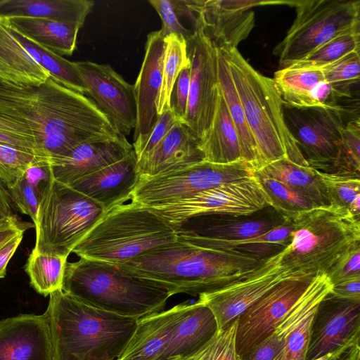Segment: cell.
Listing matches in <instances>:
<instances>
[{
  "label": "cell",
  "instance_id": "52a82bcc",
  "mask_svg": "<svg viewBox=\"0 0 360 360\" xmlns=\"http://www.w3.org/2000/svg\"><path fill=\"white\" fill-rule=\"evenodd\" d=\"M290 244L281 262L294 274H326L340 255L360 241V218L333 206L316 207L293 220Z\"/></svg>",
  "mask_w": 360,
  "mask_h": 360
},
{
  "label": "cell",
  "instance_id": "9a60e30c",
  "mask_svg": "<svg viewBox=\"0 0 360 360\" xmlns=\"http://www.w3.org/2000/svg\"><path fill=\"white\" fill-rule=\"evenodd\" d=\"M314 276L290 275L238 317L236 345L240 359L274 330L305 291Z\"/></svg>",
  "mask_w": 360,
  "mask_h": 360
},
{
  "label": "cell",
  "instance_id": "8d00e7d4",
  "mask_svg": "<svg viewBox=\"0 0 360 360\" xmlns=\"http://www.w3.org/2000/svg\"><path fill=\"white\" fill-rule=\"evenodd\" d=\"M67 259L59 255L30 253L25 271L31 285L38 293L47 296L62 289Z\"/></svg>",
  "mask_w": 360,
  "mask_h": 360
},
{
  "label": "cell",
  "instance_id": "7bdbcfd3",
  "mask_svg": "<svg viewBox=\"0 0 360 360\" xmlns=\"http://www.w3.org/2000/svg\"><path fill=\"white\" fill-rule=\"evenodd\" d=\"M330 173L352 174L359 176L360 121L359 117L350 120L345 124L342 134L339 155Z\"/></svg>",
  "mask_w": 360,
  "mask_h": 360
},
{
  "label": "cell",
  "instance_id": "cb8c5ba5",
  "mask_svg": "<svg viewBox=\"0 0 360 360\" xmlns=\"http://www.w3.org/2000/svg\"><path fill=\"white\" fill-rule=\"evenodd\" d=\"M188 305L189 302H182L140 318L118 360H163L176 328Z\"/></svg>",
  "mask_w": 360,
  "mask_h": 360
},
{
  "label": "cell",
  "instance_id": "ac0fdd59",
  "mask_svg": "<svg viewBox=\"0 0 360 360\" xmlns=\"http://www.w3.org/2000/svg\"><path fill=\"white\" fill-rule=\"evenodd\" d=\"M266 209L247 216L207 214L192 217L176 229L177 240L186 243L242 240L260 236L288 220L274 209L270 212Z\"/></svg>",
  "mask_w": 360,
  "mask_h": 360
},
{
  "label": "cell",
  "instance_id": "11a10c76",
  "mask_svg": "<svg viewBox=\"0 0 360 360\" xmlns=\"http://www.w3.org/2000/svg\"><path fill=\"white\" fill-rule=\"evenodd\" d=\"M330 294L338 298L360 300V278L333 285Z\"/></svg>",
  "mask_w": 360,
  "mask_h": 360
},
{
  "label": "cell",
  "instance_id": "ffe728a7",
  "mask_svg": "<svg viewBox=\"0 0 360 360\" xmlns=\"http://www.w3.org/2000/svg\"><path fill=\"white\" fill-rule=\"evenodd\" d=\"M0 360H55L45 312L0 321Z\"/></svg>",
  "mask_w": 360,
  "mask_h": 360
},
{
  "label": "cell",
  "instance_id": "3957f363",
  "mask_svg": "<svg viewBox=\"0 0 360 360\" xmlns=\"http://www.w3.org/2000/svg\"><path fill=\"white\" fill-rule=\"evenodd\" d=\"M45 313L55 360H118L139 319L89 306L62 289L49 295Z\"/></svg>",
  "mask_w": 360,
  "mask_h": 360
},
{
  "label": "cell",
  "instance_id": "8fae6325",
  "mask_svg": "<svg viewBox=\"0 0 360 360\" xmlns=\"http://www.w3.org/2000/svg\"><path fill=\"white\" fill-rule=\"evenodd\" d=\"M269 207L257 178L252 176L222 184L183 200L149 208L176 230L197 216H247Z\"/></svg>",
  "mask_w": 360,
  "mask_h": 360
},
{
  "label": "cell",
  "instance_id": "7dc6e473",
  "mask_svg": "<svg viewBox=\"0 0 360 360\" xmlns=\"http://www.w3.org/2000/svg\"><path fill=\"white\" fill-rule=\"evenodd\" d=\"M332 285L360 278V241L350 245L326 272Z\"/></svg>",
  "mask_w": 360,
  "mask_h": 360
},
{
  "label": "cell",
  "instance_id": "277c9868",
  "mask_svg": "<svg viewBox=\"0 0 360 360\" xmlns=\"http://www.w3.org/2000/svg\"><path fill=\"white\" fill-rule=\"evenodd\" d=\"M62 290L101 310L140 319L162 311L171 292L120 266L80 258L67 262Z\"/></svg>",
  "mask_w": 360,
  "mask_h": 360
},
{
  "label": "cell",
  "instance_id": "5bb4252c",
  "mask_svg": "<svg viewBox=\"0 0 360 360\" xmlns=\"http://www.w3.org/2000/svg\"><path fill=\"white\" fill-rule=\"evenodd\" d=\"M360 300L336 297L330 292L314 314L305 360L326 355L340 360L359 345Z\"/></svg>",
  "mask_w": 360,
  "mask_h": 360
},
{
  "label": "cell",
  "instance_id": "7a4b0ae2",
  "mask_svg": "<svg viewBox=\"0 0 360 360\" xmlns=\"http://www.w3.org/2000/svg\"><path fill=\"white\" fill-rule=\"evenodd\" d=\"M264 262L236 251L207 249L176 240L116 265L163 285L172 295L196 296L248 276Z\"/></svg>",
  "mask_w": 360,
  "mask_h": 360
},
{
  "label": "cell",
  "instance_id": "7402d4cb",
  "mask_svg": "<svg viewBox=\"0 0 360 360\" xmlns=\"http://www.w3.org/2000/svg\"><path fill=\"white\" fill-rule=\"evenodd\" d=\"M205 34L218 48H237L255 25V13L233 0H186Z\"/></svg>",
  "mask_w": 360,
  "mask_h": 360
},
{
  "label": "cell",
  "instance_id": "8992f818",
  "mask_svg": "<svg viewBox=\"0 0 360 360\" xmlns=\"http://www.w3.org/2000/svg\"><path fill=\"white\" fill-rule=\"evenodd\" d=\"M177 240L176 231L149 208L132 202L105 212L72 252L120 264Z\"/></svg>",
  "mask_w": 360,
  "mask_h": 360
},
{
  "label": "cell",
  "instance_id": "f907efd6",
  "mask_svg": "<svg viewBox=\"0 0 360 360\" xmlns=\"http://www.w3.org/2000/svg\"><path fill=\"white\" fill-rule=\"evenodd\" d=\"M179 122L170 108L158 117V120L146 139L137 148L134 149L137 161L150 153L164 139L174 124Z\"/></svg>",
  "mask_w": 360,
  "mask_h": 360
},
{
  "label": "cell",
  "instance_id": "bcb514c9",
  "mask_svg": "<svg viewBox=\"0 0 360 360\" xmlns=\"http://www.w3.org/2000/svg\"><path fill=\"white\" fill-rule=\"evenodd\" d=\"M324 79L337 87L349 89L360 77V51L351 52L338 60L319 68Z\"/></svg>",
  "mask_w": 360,
  "mask_h": 360
},
{
  "label": "cell",
  "instance_id": "d4e9b609",
  "mask_svg": "<svg viewBox=\"0 0 360 360\" xmlns=\"http://www.w3.org/2000/svg\"><path fill=\"white\" fill-rule=\"evenodd\" d=\"M198 146L190 129L176 122L155 148L137 161L139 174L152 176L203 161Z\"/></svg>",
  "mask_w": 360,
  "mask_h": 360
},
{
  "label": "cell",
  "instance_id": "74e56055",
  "mask_svg": "<svg viewBox=\"0 0 360 360\" xmlns=\"http://www.w3.org/2000/svg\"><path fill=\"white\" fill-rule=\"evenodd\" d=\"M326 189L330 206L348 210L360 218V179L352 174L329 173L319 171Z\"/></svg>",
  "mask_w": 360,
  "mask_h": 360
},
{
  "label": "cell",
  "instance_id": "484cf974",
  "mask_svg": "<svg viewBox=\"0 0 360 360\" xmlns=\"http://www.w3.org/2000/svg\"><path fill=\"white\" fill-rule=\"evenodd\" d=\"M326 274H316L311 283L274 330L240 360H274L289 333L309 314L315 311L332 289Z\"/></svg>",
  "mask_w": 360,
  "mask_h": 360
},
{
  "label": "cell",
  "instance_id": "816d5d0a",
  "mask_svg": "<svg viewBox=\"0 0 360 360\" xmlns=\"http://www.w3.org/2000/svg\"><path fill=\"white\" fill-rule=\"evenodd\" d=\"M191 65L179 73L170 98V108L177 121L184 124L188 107L190 89Z\"/></svg>",
  "mask_w": 360,
  "mask_h": 360
},
{
  "label": "cell",
  "instance_id": "30bf717a",
  "mask_svg": "<svg viewBox=\"0 0 360 360\" xmlns=\"http://www.w3.org/2000/svg\"><path fill=\"white\" fill-rule=\"evenodd\" d=\"M244 162L221 165L206 161L155 176H140L132 193V202L153 207L188 198L222 184L254 174Z\"/></svg>",
  "mask_w": 360,
  "mask_h": 360
},
{
  "label": "cell",
  "instance_id": "e0dca14e",
  "mask_svg": "<svg viewBox=\"0 0 360 360\" xmlns=\"http://www.w3.org/2000/svg\"><path fill=\"white\" fill-rule=\"evenodd\" d=\"M74 63L86 87V95L106 115L119 134L129 135L136 121L134 86L109 65L91 61Z\"/></svg>",
  "mask_w": 360,
  "mask_h": 360
},
{
  "label": "cell",
  "instance_id": "44dd1931",
  "mask_svg": "<svg viewBox=\"0 0 360 360\" xmlns=\"http://www.w3.org/2000/svg\"><path fill=\"white\" fill-rule=\"evenodd\" d=\"M133 150L124 136L82 143L63 157L49 160L56 181L71 186L80 179L123 158Z\"/></svg>",
  "mask_w": 360,
  "mask_h": 360
},
{
  "label": "cell",
  "instance_id": "6da1fadb",
  "mask_svg": "<svg viewBox=\"0 0 360 360\" xmlns=\"http://www.w3.org/2000/svg\"><path fill=\"white\" fill-rule=\"evenodd\" d=\"M0 106L32 128L39 157L41 141L51 155L63 156L82 143L120 136L90 98L51 77L38 86L0 79Z\"/></svg>",
  "mask_w": 360,
  "mask_h": 360
},
{
  "label": "cell",
  "instance_id": "f546056e",
  "mask_svg": "<svg viewBox=\"0 0 360 360\" xmlns=\"http://www.w3.org/2000/svg\"><path fill=\"white\" fill-rule=\"evenodd\" d=\"M198 147L206 162L221 165L245 162L236 128L220 90L212 124Z\"/></svg>",
  "mask_w": 360,
  "mask_h": 360
},
{
  "label": "cell",
  "instance_id": "83f0119b",
  "mask_svg": "<svg viewBox=\"0 0 360 360\" xmlns=\"http://www.w3.org/2000/svg\"><path fill=\"white\" fill-rule=\"evenodd\" d=\"M218 330L216 319L207 306L198 300L189 303L163 360H183L205 345Z\"/></svg>",
  "mask_w": 360,
  "mask_h": 360
},
{
  "label": "cell",
  "instance_id": "4dcf8cb0",
  "mask_svg": "<svg viewBox=\"0 0 360 360\" xmlns=\"http://www.w3.org/2000/svg\"><path fill=\"white\" fill-rule=\"evenodd\" d=\"M22 37L60 56H71L77 46L80 25L31 17L6 18Z\"/></svg>",
  "mask_w": 360,
  "mask_h": 360
},
{
  "label": "cell",
  "instance_id": "d6a6232c",
  "mask_svg": "<svg viewBox=\"0 0 360 360\" xmlns=\"http://www.w3.org/2000/svg\"><path fill=\"white\" fill-rule=\"evenodd\" d=\"M292 222L283 224L256 237L242 240H198L191 245L211 250L236 251L257 260L266 261L283 250L290 243Z\"/></svg>",
  "mask_w": 360,
  "mask_h": 360
},
{
  "label": "cell",
  "instance_id": "f35d334b",
  "mask_svg": "<svg viewBox=\"0 0 360 360\" xmlns=\"http://www.w3.org/2000/svg\"><path fill=\"white\" fill-rule=\"evenodd\" d=\"M254 175L257 178L266 195L269 207L285 219L292 221L302 212L318 207L282 182L271 178L255 174Z\"/></svg>",
  "mask_w": 360,
  "mask_h": 360
},
{
  "label": "cell",
  "instance_id": "f6af8a7d",
  "mask_svg": "<svg viewBox=\"0 0 360 360\" xmlns=\"http://www.w3.org/2000/svg\"><path fill=\"white\" fill-rule=\"evenodd\" d=\"M0 143L29 151L40 158L36 136L27 124L0 108Z\"/></svg>",
  "mask_w": 360,
  "mask_h": 360
},
{
  "label": "cell",
  "instance_id": "836d02e7",
  "mask_svg": "<svg viewBox=\"0 0 360 360\" xmlns=\"http://www.w3.org/2000/svg\"><path fill=\"white\" fill-rule=\"evenodd\" d=\"M217 69L219 88L236 128L243 160L255 170L259 169L261 167V163L257 148L248 127L240 98L231 76L227 60L222 51L219 48H217Z\"/></svg>",
  "mask_w": 360,
  "mask_h": 360
},
{
  "label": "cell",
  "instance_id": "9f6ffc18",
  "mask_svg": "<svg viewBox=\"0 0 360 360\" xmlns=\"http://www.w3.org/2000/svg\"><path fill=\"white\" fill-rule=\"evenodd\" d=\"M23 238V233H20L8 240L0 248V278L6 276V266Z\"/></svg>",
  "mask_w": 360,
  "mask_h": 360
},
{
  "label": "cell",
  "instance_id": "603a6c76",
  "mask_svg": "<svg viewBox=\"0 0 360 360\" xmlns=\"http://www.w3.org/2000/svg\"><path fill=\"white\" fill-rule=\"evenodd\" d=\"M140 175L134 149L123 158L69 186L107 211L131 200Z\"/></svg>",
  "mask_w": 360,
  "mask_h": 360
},
{
  "label": "cell",
  "instance_id": "ab89813d",
  "mask_svg": "<svg viewBox=\"0 0 360 360\" xmlns=\"http://www.w3.org/2000/svg\"><path fill=\"white\" fill-rule=\"evenodd\" d=\"M353 51H360V32L338 36L292 65L322 68Z\"/></svg>",
  "mask_w": 360,
  "mask_h": 360
},
{
  "label": "cell",
  "instance_id": "f1b7e54d",
  "mask_svg": "<svg viewBox=\"0 0 360 360\" xmlns=\"http://www.w3.org/2000/svg\"><path fill=\"white\" fill-rule=\"evenodd\" d=\"M94 6L91 0H0V17L46 18L82 27Z\"/></svg>",
  "mask_w": 360,
  "mask_h": 360
},
{
  "label": "cell",
  "instance_id": "ba28073f",
  "mask_svg": "<svg viewBox=\"0 0 360 360\" xmlns=\"http://www.w3.org/2000/svg\"><path fill=\"white\" fill-rule=\"evenodd\" d=\"M105 212L100 203L51 176L41 190L32 252L68 257Z\"/></svg>",
  "mask_w": 360,
  "mask_h": 360
},
{
  "label": "cell",
  "instance_id": "b9f144b4",
  "mask_svg": "<svg viewBox=\"0 0 360 360\" xmlns=\"http://www.w3.org/2000/svg\"><path fill=\"white\" fill-rule=\"evenodd\" d=\"M238 318L183 360H240L236 350Z\"/></svg>",
  "mask_w": 360,
  "mask_h": 360
},
{
  "label": "cell",
  "instance_id": "7c38bea8",
  "mask_svg": "<svg viewBox=\"0 0 360 360\" xmlns=\"http://www.w3.org/2000/svg\"><path fill=\"white\" fill-rule=\"evenodd\" d=\"M285 124L309 167L332 172L345 126L341 105L295 107L283 103Z\"/></svg>",
  "mask_w": 360,
  "mask_h": 360
},
{
  "label": "cell",
  "instance_id": "db71d44e",
  "mask_svg": "<svg viewBox=\"0 0 360 360\" xmlns=\"http://www.w3.org/2000/svg\"><path fill=\"white\" fill-rule=\"evenodd\" d=\"M29 224L19 221L12 216L0 221V248L20 233H24Z\"/></svg>",
  "mask_w": 360,
  "mask_h": 360
},
{
  "label": "cell",
  "instance_id": "c3c4849f",
  "mask_svg": "<svg viewBox=\"0 0 360 360\" xmlns=\"http://www.w3.org/2000/svg\"><path fill=\"white\" fill-rule=\"evenodd\" d=\"M9 190L20 212L29 215L35 223L41 192L32 187L23 176Z\"/></svg>",
  "mask_w": 360,
  "mask_h": 360
},
{
  "label": "cell",
  "instance_id": "4fadbf2b",
  "mask_svg": "<svg viewBox=\"0 0 360 360\" xmlns=\"http://www.w3.org/2000/svg\"><path fill=\"white\" fill-rule=\"evenodd\" d=\"M186 41L191 61V80L184 124L200 144L209 131L217 108L219 93L217 48L205 34L198 20Z\"/></svg>",
  "mask_w": 360,
  "mask_h": 360
},
{
  "label": "cell",
  "instance_id": "2e32d148",
  "mask_svg": "<svg viewBox=\"0 0 360 360\" xmlns=\"http://www.w3.org/2000/svg\"><path fill=\"white\" fill-rule=\"evenodd\" d=\"M281 252L248 276L217 290L198 295V301L213 313L219 330L235 321L268 291L293 274L281 262Z\"/></svg>",
  "mask_w": 360,
  "mask_h": 360
},
{
  "label": "cell",
  "instance_id": "ee69618b",
  "mask_svg": "<svg viewBox=\"0 0 360 360\" xmlns=\"http://www.w3.org/2000/svg\"><path fill=\"white\" fill-rule=\"evenodd\" d=\"M41 159L31 152L0 143V181L9 188L32 165Z\"/></svg>",
  "mask_w": 360,
  "mask_h": 360
},
{
  "label": "cell",
  "instance_id": "e575fe53",
  "mask_svg": "<svg viewBox=\"0 0 360 360\" xmlns=\"http://www.w3.org/2000/svg\"><path fill=\"white\" fill-rule=\"evenodd\" d=\"M273 80L284 103L308 108L315 107L314 91L325 79L319 68L291 65L275 72Z\"/></svg>",
  "mask_w": 360,
  "mask_h": 360
},
{
  "label": "cell",
  "instance_id": "6f0895ef",
  "mask_svg": "<svg viewBox=\"0 0 360 360\" xmlns=\"http://www.w3.org/2000/svg\"><path fill=\"white\" fill-rule=\"evenodd\" d=\"M13 216L9 195L0 181V221Z\"/></svg>",
  "mask_w": 360,
  "mask_h": 360
},
{
  "label": "cell",
  "instance_id": "5b68a950",
  "mask_svg": "<svg viewBox=\"0 0 360 360\" xmlns=\"http://www.w3.org/2000/svg\"><path fill=\"white\" fill-rule=\"evenodd\" d=\"M219 49L227 60L261 167L281 158L309 167L287 127L284 102L273 79L255 70L237 48Z\"/></svg>",
  "mask_w": 360,
  "mask_h": 360
},
{
  "label": "cell",
  "instance_id": "d6986e66",
  "mask_svg": "<svg viewBox=\"0 0 360 360\" xmlns=\"http://www.w3.org/2000/svg\"><path fill=\"white\" fill-rule=\"evenodd\" d=\"M165 37L160 30L147 35L144 58L134 86L136 121L133 149L146 139L158 120L155 101L162 82Z\"/></svg>",
  "mask_w": 360,
  "mask_h": 360
},
{
  "label": "cell",
  "instance_id": "4316f807",
  "mask_svg": "<svg viewBox=\"0 0 360 360\" xmlns=\"http://www.w3.org/2000/svg\"><path fill=\"white\" fill-rule=\"evenodd\" d=\"M50 77L25 48L21 36L0 17V79L15 84L38 86Z\"/></svg>",
  "mask_w": 360,
  "mask_h": 360
},
{
  "label": "cell",
  "instance_id": "91938a15",
  "mask_svg": "<svg viewBox=\"0 0 360 360\" xmlns=\"http://www.w3.org/2000/svg\"><path fill=\"white\" fill-rule=\"evenodd\" d=\"M330 356H331L330 355H326V356H322L321 358H319L316 360H328Z\"/></svg>",
  "mask_w": 360,
  "mask_h": 360
},
{
  "label": "cell",
  "instance_id": "60d3db41",
  "mask_svg": "<svg viewBox=\"0 0 360 360\" xmlns=\"http://www.w3.org/2000/svg\"><path fill=\"white\" fill-rule=\"evenodd\" d=\"M32 44L40 54L42 67L52 79L70 90L86 95V87L74 62L39 44Z\"/></svg>",
  "mask_w": 360,
  "mask_h": 360
},
{
  "label": "cell",
  "instance_id": "680465c9",
  "mask_svg": "<svg viewBox=\"0 0 360 360\" xmlns=\"http://www.w3.org/2000/svg\"><path fill=\"white\" fill-rule=\"evenodd\" d=\"M344 360H360V347L356 345L352 347L344 356Z\"/></svg>",
  "mask_w": 360,
  "mask_h": 360
},
{
  "label": "cell",
  "instance_id": "d590c367",
  "mask_svg": "<svg viewBox=\"0 0 360 360\" xmlns=\"http://www.w3.org/2000/svg\"><path fill=\"white\" fill-rule=\"evenodd\" d=\"M190 65L186 39L176 34L166 36L162 64V82L155 101L158 115L171 108L170 98L174 85L181 71Z\"/></svg>",
  "mask_w": 360,
  "mask_h": 360
},
{
  "label": "cell",
  "instance_id": "9c48e42d",
  "mask_svg": "<svg viewBox=\"0 0 360 360\" xmlns=\"http://www.w3.org/2000/svg\"><path fill=\"white\" fill-rule=\"evenodd\" d=\"M296 16L274 53L280 69L304 60L328 41L342 34L360 32V1H291Z\"/></svg>",
  "mask_w": 360,
  "mask_h": 360
},
{
  "label": "cell",
  "instance_id": "1f68e13d",
  "mask_svg": "<svg viewBox=\"0 0 360 360\" xmlns=\"http://www.w3.org/2000/svg\"><path fill=\"white\" fill-rule=\"evenodd\" d=\"M254 174L282 182L318 207L330 206L319 170L311 167L299 165L281 158L255 170Z\"/></svg>",
  "mask_w": 360,
  "mask_h": 360
},
{
  "label": "cell",
  "instance_id": "f5cc1de1",
  "mask_svg": "<svg viewBox=\"0 0 360 360\" xmlns=\"http://www.w3.org/2000/svg\"><path fill=\"white\" fill-rule=\"evenodd\" d=\"M23 177L32 187L41 192L51 178L48 161L43 159L38 160L26 170Z\"/></svg>",
  "mask_w": 360,
  "mask_h": 360
},
{
  "label": "cell",
  "instance_id": "681fc988",
  "mask_svg": "<svg viewBox=\"0 0 360 360\" xmlns=\"http://www.w3.org/2000/svg\"><path fill=\"white\" fill-rule=\"evenodd\" d=\"M149 4L158 13L162 20L160 31L163 36L176 34L188 40L193 32L186 29L179 21L171 0H150Z\"/></svg>",
  "mask_w": 360,
  "mask_h": 360
}]
</instances>
